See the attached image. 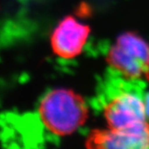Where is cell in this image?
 Segmentation results:
<instances>
[{
    "mask_svg": "<svg viewBox=\"0 0 149 149\" xmlns=\"http://www.w3.org/2000/svg\"><path fill=\"white\" fill-rule=\"evenodd\" d=\"M38 113L45 128L60 137L68 136L85 124L89 118V106L77 92L56 88L43 96Z\"/></svg>",
    "mask_w": 149,
    "mask_h": 149,
    "instance_id": "obj_1",
    "label": "cell"
},
{
    "mask_svg": "<svg viewBox=\"0 0 149 149\" xmlns=\"http://www.w3.org/2000/svg\"><path fill=\"white\" fill-rule=\"evenodd\" d=\"M105 60L123 79L139 80L149 61V43L137 32H123L108 51Z\"/></svg>",
    "mask_w": 149,
    "mask_h": 149,
    "instance_id": "obj_2",
    "label": "cell"
},
{
    "mask_svg": "<svg viewBox=\"0 0 149 149\" xmlns=\"http://www.w3.org/2000/svg\"><path fill=\"white\" fill-rule=\"evenodd\" d=\"M103 115L109 128L123 129L143 125L148 122L144 96L136 89L119 86L104 99Z\"/></svg>",
    "mask_w": 149,
    "mask_h": 149,
    "instance_id": "obj_3",
    "label": "cell"
},
{
    "mask_svg": "<svg viewBox=\"0 0 149 149\" xmlns=\"http://www.w3.org/2000/svg\"><path fill=\"white\" fill-rule=\"evenodd\" d=\"M91 28L71 15L65 17L54 28L50 42L53 53L59 57L71 60L79 56L91 35Z\"/></svg>",
    "mask_w": 149,
    "mask_h": 149,
    "instance_id": "obj_4",
    "label": "cell"
},
{
    "mask_svg": "<svg viewBox=\"0 0 149 149\" xmlns=\"http://www.w3.org/2000/svg\"><path fill=\"white\" fill-rule=\"evenodd\" d=\"M88 148H149V123L131 128H95L85 139Z\"/></svg>",
    "mask_w": 149,
    "mask_h": 149,
    "instance_id": "obj_5",
    "label": "cell"
},
{
    "mask_svg": "<svg viewBox=\"0 0 149 149\" xmlns=\"http://www.w3.org/2000/svg\"><path fill=\"white\" fill-rule=\"evenodd\" d=\"M144 104H145V111L147 121L149 123V92L144 95Z\"/></svg>",
    "mask_w": 149,
    "mask_h": 149,
    "instance_id": "obj_6",
    "label": "cell"
},
{
    "mask_svg": "<svg viewBox=\"0 0 149 149\" xmlns=\"http://www.w3.org/2000/svg\"><path fill=\"white\" fill-rule=\"evenodd\" d=\"M144 76L146 77L147 80L149 82V61L148 63V65H147V68H146V70H145V73H144Z\"/></svg>",
    "mask_w": 149,
    "mask_h": 149,
    "instance_id": "obj_7",
    "label": "cell"
}]
</instances>
